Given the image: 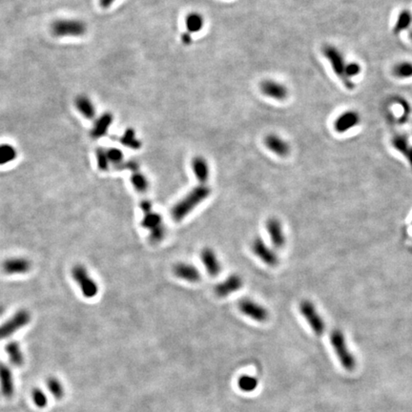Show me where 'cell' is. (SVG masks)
Masks as SVG:
<instances>
[{
	"label": "cell",
	"instance_id": "1",
	"mask_svg": "<svg viewBox=\"0 0 412 412\" xmlns=\"http://www.w3.org/2000/svg\"><path fill=\"white\" fill-rule=\"evenodd\" d=\"M211 194L207 184H199L194 187L184 198L179 200L171 210V216L175 221H181L190 214L198 205L204 201Z\"/></svg>",
	"mask_w": 412,
	"mask_h": 412
},
{
	"label": "cell",
	"instance_id": "2",
	"mask_svg": "<svg viewBox=\"0 0 412 412\" xmlns=\"http://www.w3.org/2000/svg\"><path fill=\"white\" fill-rule=\"evenodd\" d=\"M322 51L323 55L330 62L333 72L340 79L344 86L348 90H353L355 88V84L352 82V80L348 79L346 76V68L347 63L341 51L333 45H325Z\"/></svg>",
	"mask_w": 412,
	"mask_h": 412
},
{
	"label": "cell",
	"instance_id": "3",
	"mask_svg": "<svg viewBox=\"0 0 412 412\" xmlns=\"http://www.w3.org/2000/svg\"><path fill=\"white\" fill-rule=\"evenodd\" d=\"M51 32L56 37H80L87 33V25L81 19L59 18L52 23Z\"/></svg>",
	"mask_w": 412,
	"mask_h": 412
},
{
	"label": "cell",
	"instance_id": "4",
	"mask_svg": "<svg viewBox=\"0 0 412 412\" xmlns=\"http://www.w3.org/2000/svg\"><path fill=\"white\" fill-rule=\"evenodd\" d=\"M330 342L343 367L348 371L354 370L356 360L347 347L344 333L341 330H333L330 334Z\"/></svg>",
	"mask_w": 412,
	"mask_h": 412
},
{
	"label": "cell",
	"instance_id": "5",
	"mask_svg": "<svg viewBox=\"0 0 412 412\" xmlns=\"http://www.w3.org/2000/svg\"><path fill=\"white\" fill-rule=\"evenodd\" d=\"M299 309L314 333L317 336H322L326 330V324L313 302L308 300H303L301 302Z\"/></svg>",
	"mask_w": 412,
	"mask_h": 412
},
{
	"label": "cell",
	"instance_id": "6",
	"mask_svg": "<svg viewBox=\"0 0 412 412\" xmlns=\"http://www.w3.org/2000/svg\"><path fill=\"white\" fill-rule=\"evenodd\" d=\"M72 276L74 280L80 285L84 297L91 299L97 296V294L99 293L98 284L89 276L86 268L83 265H75L72 269Z\"/></svg>",
	"mask_w": 412,
	"mask_h": 412
},
{
	"label": "cell",
	"instance_id": "7",
	"mask_svg": "<svg viewBox=\"0 0 412 412\" xmlns=\"http://www.w3.org/2000/svg\"><path fill=\"white\" fill-rule=\"evenodd\" d=\"M31 321V316L27 310H19L12 318L0 326V341L9 338L17 331L26 327Z\"/></svg>",
	"mask_w": 412,
	"mask_h": 412
},
{
	"label": "cell",
	"instance_id": "8",
	"mask_svg": "<svg viewBox=\"0 0 412 412\" xmlns=\"http://www.w3.org/2000/svg\"><path fill=\"white\" fill-rule=\"evenodd\" d=\"M239 309L244 315L259 323H264L269 318V312L264 305L250 299L240 301Z\"/></svg>",
	"mask_w": 412,
	"mask_h": 412
},
{
	"label": "cell",
	"instance_id": "9",
	"mask_svg": "<svg viewBox=\"0 0 412 412\" xmlns=\"http://www.w3.org/2000/svg\"><path fill=\"white\" fill-rule=\"evenodd\" d=\"M251 249L253 253L264 264L269 266H276L279 264V257L277 253L269 247L261 237H257L252 242Z\"/></svg>",
	"mask_w": 412,
	"mask_h": 412
},
{
	"label": "cell",
	"instance_id": "10",
	"mask_svg": "<svg viewBox=\"0 0 412 412\" xmlns=\"http://www.w3.org/2000/svg\"><path fill=\"white\" fill-rule=\"evenodd\" d=\"M260 88L265 97L274 100H285L289 94L287 87L283 83L273 80H265L262 82Z\"/></svg>",
	"mask_w": 412,
	"mask_h": 412
},
{
	"label": "cell",
	"instance_id": "11",
	"mask_svg": "<svg viewBox=\"0 0 412 412\" xmlns=\"http://www.w3.org/2000/svg\"><path fill=\"white\" fill-rule=\"evenodd\" d=\"M244 285V280L238 274H232L225 280L215 286V293L218 297L224 298L239 291Z\"/></svg>",
	"mask_w": 412,
	"mask_h": 412
},
{
	"label": "cell",
	"instance_id": "12",
	"mask_svg": "<svg viewBox=\"0 0 412 412\" xmlns=\"http://www.w3.org/2000/svg\"><path fill=\"white\" fill-rule=\"evenodd\" d=\"M265 228L274 247L282 248L285 246L286 239L280 220L277 218H269L265 222Z\"/></svg>",
	"mask_w": 412,
	"mask_h": 412
},
{
	"label": "cell",
	"instance_id": "13",
	"mask_svg": "<svg viewBox=\"0 0 412 412\" xmlns=\"http://www.w3.org/2000/svg\"><path fill=\"white\" fill-rule=\"evenodd\" d=\"M361 121L360 115L352 110H348L339 115L334 122V129L337 133L343 134L357 126Z\"/></svg>",
	"mask_w": 412,
	"mask_h": 412
},
{
	"label": "cell",
	"instance_id": "14",
	"mask_svg": "<svg viewBox=\"0 0 412 412\" xmlns=\"http://www.w3.org/2000/svg\"><path fill=\"white\" fill-rule=\"evenodd\" d=\"M264 142L266 148L279 157L285 158L290 154L289 144L278 135H275V134L267 135L264 137Z\"/></svg>",
	"mask_w": 412,
	"mask_h": 412
},
{
	"label": "cell",
	"instance_id": "15",
	"mask_svg": "<svg viewBox=\"0 0 412 412\" xmlns=\"http://www.w3.org/2000/svg\"><path fill=\"white\" fill-rule=\"evenodd\" d=\"M173 272L176 277L188 282H198L201 279V275L198 268L193 264L179 263L173 267Z\"/></svg>",
	"mask_w": 412,
	"mask_h": 412
},
{
	"label": "cell",
	"instance_id": "16",
	"mask_svg": "<svg viewBox=\"0 0 412 412\" xmlns=\"http://www.w3.org/2000/svg\"><path fill=\"white\" fill-rule=\"evenodd\" d=\"M0 392L6 398H11L15 393L12 369L4 363H0Z\"/></svg>",
	"mask_w": 412,
	"mask_h": 412
},
{
	"label": "cell",
	"instance_id": "17",
	"mask_svg": "<svg viewBox=\"0 0 412 412\" xmlns=\"http://www.w3.org/2000/svg\"><path fill=\"white\" fill-rule=\"evenodd\" d=\"M200 259L207 273L211 277H217L220 274L221 270V266L219 261V258L213 249L209 247L203 248L200 253Z\"/></svg>",
	"mask_w": 412,
	"mask_h": 412
},
{
	"label": "cell",
	"instance_id": "18",
	"mask_svg": "<svg viewBox=\"0 0 412 412\" xmlns=\"http://www.w3.org/2000/svg\"><path fill=\"white\" fill-rule=\"evenodd\" d=\"M32 264L24 258H12L6 260L2 264V269L6 274H25L30 271Z\"/></svg>",
	"mask_w": 412,
	"mask_h": 412
},
{
	"label": "cell",
	"instance_id": "19",
	"mask_svg": "<svg viewBox=\"0 0 412 412\" xmlns=\"http://www.w3.org/2000/svg\"><path fill=\"white\" fill-rule=\"evenodd\" d=\"M114 120V116L109 113H103L99 118L95 121L94 126L91 130V137L94 139H99L107 135L110 126L112 125Z\"/></svg>",
	"mask_w": 412,
	"mask_h": 412
},
{
	"label": "cell",
	"instance_id": "20",
	"mask_svg": "<svg viewBox=\"0 0 412 412\" xmlns=\"http://www.w3.org/2000/svg\"><path fill=\"white\" fill-rule=\"evenodd\" d=\"M193 173L200 184H206L209 180L210 169L207 160L201 156H197L192 160Z\"/></svg>",
	"mask_w": 412,
	"mask_h": 412
},
{
	"label": "cell",
	"instance_id": "21",
	"mask_svg": "<svg viewBox=\"0 0 412 412\" xmlns=\"http://www.w3.org/2000/svg\"><path fill=\"white\" fill-rule=\"evenodd\" d=\"M75 106L87 119H94L96 117V107L93 101L86 95L78 96L75 99Z\"/></svg>",
	"mask_w": 412,
	"mask_h": 412
},
{
	"label": "cell",
	"instance_id": "22",
	"mask_svg": "<svg viewBox=\"0 0 412 412\" xmlns=\"http://www.w3.org/2000/svg\"><path fill=\"white\" fill-rule=\"evenodd\" d=\"M392 146L406 157L409 164L412 167V145L410 143L408 137L404 135H396L391 140Z\"/></svg>",
	"mask_w": 412,
	"mask_h": 412
},
{
	"label": "cell",
	"instance_id": "23",
	"mask_svg": "<svg viewBox=\"0 0 412 412\" xmlns=\"http://www.w3.org/2000/svg\"><path fill=\"white\" fill-rule=\"evenodd\" d=\"M5 351L9 356L10 362L15 366H21L24 363V354L19 344L16 341H11L5 346Z\"/></svg>",
	"mask_w": 412,
	"mask_h": 412
},
{
	"label": "cell",
	"instance_id": "24",
	"mask_svg": "<svg viewBox=\"0 0 412 412\" xmlns=\"http://www.w3.org/2000/svg\"><path fill=\"white\" fill-rule=\"evenodd\" d=\"M204 26V18L197 12H192L185 18V27L188 33H196L201 31Z\"/></svg>",
	"mask_w": 412,
	"mask_h": 412
},
{
	"label": "cell",
	"instance_id": "25",
	"mask_svg": "<svg viewBox=\"0 0 412 412\" xmlns=\"http://www.w3.org/2000/svg\"><path fill=\"white\" fill-rule=\"evenodd\" d=\"M47 389L55 400H62L65 396V387L62 382L56 377L50 376L46 380Z\"/></svg>",
	"mask_w": 412,
	"mask_h": 412
},
{
	"label": "cell",
	"instance_id": "26",
	"mask_svg": "<svg viewBox=\"0 0 412 412\" xmlns=\"http://www.w3.org/2000/svg\"><path fill=\"white\" fill-rule=\"evenodd\" d=\"M412 24V13L410 10H403L397 17L395 25L393 27V33L395 34L403 33L408 30Z\"/></svg>",
	"mask_w": 412,
	"mask_h": 412
},
{
	"label": "cell",
	"instance_id": "27",
	"mask_svg": "<svg viewBox=\"0 0 412 412\" xmlns=\"http://www.w3.org/2000/svg\"><path fill=\"white\" fill-rule=\"evenodd\" d=\"M119 141L125 147H128V148H131L133 150H137V149H140V147H141V142L137 137L136 132L133 128L126 129L124 134L120 137Z\"/></svg>",
	"mask_w": 412,
	"mask_h": 412
},
{
	"label": "cell",
	"instance_id": "28",
	"mask_svg": "<svg viewBox=\"0 0 412 412\" xmlns=\"http://www.w3.org/2000/svg\"><path fill=\"white\" fill-rule=\"evenodd\" d=\"M162 224H164L163 217L160 213L151 211V212L143 214V218L141 220V226L143 228L151 231Z\"/></svg>",
	"mask_w": 412,
	"mask_h": 412
},
{
	"label": "cell",
	"instance_id": "29",
	"mask_svg": "<svg viewBox=\"0 0 412 412\" xmlns=\"http://www.w3.org/2000/svg\"><path fill=\"white\" fill-rule=\"evenodd\" d=\"M17 157V149L11 144H0V165H5L14 162Z\"/></svg>",
	"mask_w": 412,
	"mask_h": 412
},
{
	"label": "cell",
	"instance_id": "30",
	"mask_svg": "<svg viewBox=\"0 0 412 412\" xmlns=\"http://www.w3.org/2000/svg\"><path fill=\"white\" fill-rule=\"evenodd\" d=\"M131 182L137 192L145 193L149 188V181L147 177L140 171L132 173Z\"/></svg>",
	"mask_w": 412,
	"mask_h": 412
},
{
	"label": "cell",
	"instance_id": "31",
	"mask_svg": "<svg viewBox=\"0 0 412 412\" xmlns=\"http://www.w3.org/2000/svg\"><path fill=\"white\" fill-rule=\"evenodd\" d=\"M392 73L396 78L407 80L412 78V62L401 61L397 63L392 69Z\"/></svg>",
	"mask_w": 412,
	"mask_h": 412
},
{
	"label": "cell",
	"instance_id": "32",
	"mask_svg": "<svg viewBox=\"0 0 412 412\" xmlns=\"http://www.w3.org/2000/svg\"><path fill=\"white\" fill-rule=\"evenodd\" d=\"M32 400L33 404L38 409H45L48 406V396L39 387H34L32 390Z\"/></svg>",
	"mask_w": 412,
	"mask_h": 412
},
{
	"label": "cell",
	"instance_id": "33",
	"mask_svg": "<svg viewBox=\"0 0 412 412\" xmlns=\"http://www.w3.org/2000/svg\"><path fill=\"white\" fill-rule=\"evenodd\" d=\"M107 157L109 163L111 165H115V168L118 169L123 164V153L117 148H110L106 150Z\"/></svg>",
	"mask_w": 412,
	"mask_h": 412
},
{
	"label": "cell",
	"instance_id": "34",
	"mask_svg": "<svg viewBox=\"0 0 412 412\" xmlns=\"http://www.w3.org/2000/svg\"><path fill=\"white\" fill-rule=\"evenodd\" d=\"M96 157H97V163L99 170L101 171H107L109 169V160L107 157V153L105 149L99 148L96 150Z\"/></svg>",
	"mask_w": 412,
	"mask_h": 412
},
{
	"label": "cell",
	"instance_id": "35",
	"mask_svg": "<svg viewBox=\"0 0 412 412\" xmlns=\"http://www.w3.org/2000/svg\"><path fill=\"white\" fill-rule=\"evenodd\" d=\"M239 385L242 388V390L249 392V391H253L257 387L258 382L253 377L243 376L239 381Z\"/></svg>",
	"mask_w": 412,
	"mask_h": 412
},
{
	"label": "cell",
	"instance_id": "36",
	"mask_svg": "<svg viewBox=\"0 0 412 412\" xmlns=\"http://www.w3.org/2000/svg\"><path fill=\"white\" fill-rule=\"evenodd\" d=\"M150 232L149 238L151 240V242L153 243H160L165 239V235H166V230H165V226L164 224L152 229Z\"/></svg>",
	"mask_w": 412,
	"mask_h": 412
},
{
	"label": "cell",
	"instance_id": "37",
	"mask_svg": "<svg viewBox=\"0 0 412 412\" xmlns=\"http://www.w3.org/2000/svg\"><path fill=\"white\" fill-rule=\"evenodd\" d=\"M361 65L357 62H351L346 64V73L348 79L352 80V78L358 76L361 73Z\"/></svg>",
	"mask_w": 412,
	"mask_h": 412
},
{
	"label": "cell",
	"instance_id": "38",
	"mask_svg": "<svg viewBox=\"0 0 412 412\" xmlns=\"http://www.w3.org/2000/svg\"><path fill=\"white\" fill-rule=\"evenodd\" d=\"M118 169L128 170V171H131L132 173H135V172L139 171V165L135 160H130V161H127V162H123V164Z\"/></svg>",
	"mask_w": 412,
	"mask_h": 412
},
{
	"label": "cell",
	"instance_id": "39",
	"mask_svg": "<svg viewBox=\"0 0 412 412\" xmlns=\"http://www.w3.org/2000/svg\"><path fill=\"white\" fill-rule=\"evenodd\" d=\"M139 206H140V209L142 210L143 214L153 211V210H152V209H153L152 202H151L150 200H148V199H144V200H142V201L140 202V205H139Z\"/></svg>",
	"mask_w": 412,
	"mask_h": 412
},
{
	"label": "cell",
	"instance_id": "40",
	"mask_svg": "<svg viewBox=\"0 0 412 412\" xmlns=\"http://www.w3.org/2000/svg\"><path fill=\"white\" fill-rule=\"evenodd\" d=\"M181 39H182V43L184 45H186V46L187 45H190L192 43V41H193L191 33H188V32H185V33H182V36H181Z\"/></svg>",
	"mask_w": 412,
	"mask_h": 412
},
{
	"label": "cell",
	"instance_id": "41",
	"mask_svg": "<svg viewBox=\"0 0 412 412\" xmlns=\"http://www.w3.org/2000/svg\"><path fill=\"white\" fill-rule=\"evenodd\" d=\"M116 0H99V5L102 9L110 8Z\"/></svg>",
	"mask_w": 412,
	"mask_h": 412
},
{
	"label": "cell",
	"instance_id": "42",
	"mask_svg": "<svg viewBox=\"0 0 412 412\" xmlns=\"http://www.w3.org/2000/svg\"><path fill=\"white\" fill-rule=\"evenodd\" d=\"M410 37H411V39H412V31H411V32H410Z\"/></svg>",
	"mask_w": 412,
	"mask_h": 412
}]
</instances>
